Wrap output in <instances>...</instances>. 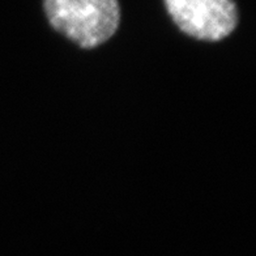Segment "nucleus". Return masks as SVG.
I'll use <instances>...</instances> for the list:
<instances>
[{"label": "nucleus", "instance_id": "nucleus-2", "mask_svg": "<svg viewBox=\"0 0 256 256\" xmlns=\"http://www.w3.org/2000/svg\"><path fill=\"white\" fill-rule=\"evenodd\" d=\"M168 16L187 37L220 42L238 25L234 0H164Z\"/></svg>", "mask_w": 256, "mask_h": 256}, {"label": "nucleus", "instance_id": "nucleus-1", "mask_svg": "<svg viewBox=\"0 0 256 256\" xmlns=\"http://www.w3.org/2000/svg\"><path fill=\"white\" fill-rule=\"evenodd\" d=\"M50 26L82 50H94L120 25L118 0H44Z\"/></svg>", "mask_w": 256, "mask_h": 256}]
</instances>
